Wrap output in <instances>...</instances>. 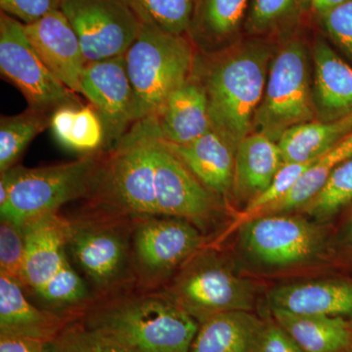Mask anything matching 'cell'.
Returning a JSON list of instances; mask_svg holds the SVG:
<instances>
[{
    "label": "cell",
    "mask_w": 352,
    "mask_h": 352,
    "mask_svg": "<svg viewBox=\"0 0 352 352\" xmlns=\"http://www.w3.org/2000/svg\"><path fill=\"white\" fill-rule=\"evenodd\" d=\"M161 138L173 144H187L212 129L207 92L191 76L176 88L155 115Z\"/></svg>",
    "instance_id": "19"
},
{
    "label": "cell",
    "mask_w": 352,
    "mask_h": 352,
    "mask_svg": "<svg viewBox=\"0 0 352 352\" xmlns=\"http://www.w3.org/2000/svg\"><path fill=\"white\" fill-rule=\"evenodd\" d=\"M168 294L199 323L229 311H254L256 284L215 252L201 250L177 271Z\"/></svg>",
    "instance_id": "8"
},
{
    "label": "cell",
    "mask_w": 352,
    "mask_h": 352,
    "mask_svg": "<svg viewBox=\"0 0 352 352\" xmlns=\"http://www.w3.org/2000/svg\"><path fill=\"white\" fill-rule=\"evenodd\" d=\"M46 352H131L98 333L85 328L78 320L69 322L56 339L47 344Z\"/></svg>",
    "instance_id": "34"
},
{
    "label": "cell",
    "mask_w": 352,
    "mask_h": 352,
    "mask_svg": "<svg viewBox=\"0 0 352 352\" xmlns=\"http://www.w3.org/2000/svg\"><path fill=\"white\" fill-rule=\"evenodd\" d=\"M25 31L32 47L51 73L74 94H80L87 62L80 41L61 10L47 14Z\"/></svg>",
    "instance_id": "16"
},
{
    "label": "cell",
    "mask_w": 352,
    "mask_h": 352,
    "mask_svg": "<svg viewBox=\"0 0 352 352\" xmlns=\"http://www.w3.org/2000/svg\"><path fill=\"white\" fill-rule=\"evenodd\" d=\"M47 344L41 340L0 333V352H46Z\"/></svg>",
    "instance_id": "40"
},
{
    "label": "cell",
    "mask_w": 352,
    "mask_h": 352,
    "mask_svg": "<svg viewBox=\"0 0 352 352\" xmlns=\"http://www.w3.org/2000/svg\"><path fill=\"white\" fill-rule=\"evenodd\" d=\"M200 229L186 219L141 217L132 234V263L136 276L153 287L178 271L201 250Z\"/></svg>",
    "instance_id": "10"
},
{
    "label": "cell",
    "mask_w": 352,
    "mask_h": 352,
    "mask_svg": "<svg viewBox=\"0 0 352 352\" xmlns=\"http://www.w3.org/2000/svg\"><path fill=\"white\" fill-rule=\"evenodd\" d=\"M352 156V132L339 144L317 157L300 176L284 198L264 210L259 215L293 214L302 210L325 185L333 170ZM258 215V217H259Z\"/></svg>",
    "instance_id": "26"
},
{
    "label": "cell",
    "mask_w": 352,
    "mask_h": 352,
    "mask_svg": "<svg viewBox=\"0 0 352 352\" xmlns=\"http://www.w3.org/2000/svg\"><path fill=\"white\" fill-rule=\"evenodd\" d=\"M270 309L352 318V281L317 280L280 285L268 292Z\"/></svg>",
    "instance_id": "17"
},
{
    "label": "cell",
    "mask_w": 352,
    "mask_h": 352,
    "mask_svg": "<svg viewBox=\"0 0 352 352\" xmlns=\"http://www.w3.org/2000/svg\"><path fill=\"white\" fill-rule=\"evenodd\" d=\"M270 50L252 43L220 58L201 82L212 129L235 151L254 129L270 67Z\"/></svg>",
    "instance_id": "2"
},
{
    "label": "cell",
    "mask_w": 352,
    "mask_h": 352,
    "mask_svg": "<svg viewBox=\"0 0 352 352\" xmlns=\"http://www.w3.org/2000/svg\"><path fill=\"white\" fill-rule=\"evenodd\" d=\"M270 314L302 352H344L352 346V325L347 319L280 309H270Z\"/></svg>",
    "instance_id": "24"
},
{
    "label": "cell",
    "mask_w": 352,
    "mask_h": 352,
    "mask_svg": "<svg viewBox=\"0 0 352 352\" xmlns=\"http://www.w3.org/2000/svg\"><path fill=\"white\" fill-rule=\"evenodd\" d=\"M25 256L23 226L10 220L0 221V272L20 282Z\"/></svg>",
    "instance_id": "36"
},
{
    "label": "cell",
    "mask_w": 352,
    "mask_h": 352,
    "mask_svg": "<svg viewBox=\"0 0 352 352\" xmlns=\"http://www.w3.org/2000/svg\"><path fill=\"white\" fill-rule=\"evenodd\" d=\"M344 352H352V346L349 347V349H347L346 351H344Z\"/></svg>",
    "instance_id": "43"
},
{
    "label": "cell",
    "mask_w": 352,
    "mask_h": 352,
    "mask_svg": "<svg viewBox=\"0 0 352 352\" xmlns=\"http://www.w3.org/2000/svg\"><path fill=\"white\" fill-rule=\"evenodd\" d=\"M155 159L157 217L186 219L200 230L205 229L219 210L217 195L197 179L161 138Z\"/></svg>",
    "instance_id": "13"
},
{
    "label": "cell",
    "mask_w": 352,
    "mask_h": 352,
    "mask_svg": "<svg viewBox=\"0 0 352 352\" xmlns=\"http://www.w3.org/2000/svg\"><path fill=\"white\" fill-rule=\"evenodd\" d=\"M161 138L156 117L134 124L102 164L94 194L103 210L141 219L157 217L155 148Z\"/></svg>",
    "instance_id": "3"
},
{
    "label": "cell",
    "mask_w": 352,
    "mask_h": 352,
    "mask_svg": "<svg viewBox=\"0 0 352 352\" xmlns=\"http://www.w3.org/2000/svg\"><path fill=\"white\" fill-rule=\"evenodd\" d=\"M164 142L206 188L220 197L231 193L236 151L217 131L187 144Z\"/></svg>",
    "instance_id": "21"
},
{
    "label": "cell",
    "mask_w": 352,
    "mask_h": 352,
    "mask_svg": "<svg viewBox=\"0 0 352 352\" xmlns=\"http://www.w3.org/2000/svg\"><path fill=\"white\" fill-rule=\"evenodd\" d=\"M310 1H311V0H302V6L305 7L309 6Z\"/></svg>",
    "instance_id": "42"
},
{
    "label": "cell",
    "mask_w": 352,
    "mask_h": 352,
    "mask_svg": "<svg viewBox=\"0 0 352 352\" xmlns=\"http://www.w3.org/2000/svg\"><path fill=\"white\" fill-rule=\"evenodd\" d=\"M351 248H352V228H351Z\"/></svg>",
    "instance_id": "44"
},
{
    "label": "cell",
    "mask_w": 352,
    "mask_h": 352,
    "mask_svg": "<svg viewBox=\"0 0 352 352\" xmlns=\"http://www.w3.org/2000/svg\"><path fill=\"white\" fill-rule=\"evenodd\" d=\"M0 72L22 92L30 108L48 113L76 104L74 92L51 73L32 47L25 25L2 11Z\"/></svg>",
    "instance_id": "11"
},
{
    "label": "cell",
    "mask_w": 352,
    "mask_h": 352,
    "mask_svg": "<svg viewBox=\"0 0 352 352\" xmlns=\"http://www.w3.org/2000/svg\"><path fill=\"white\" fill-rule=\"evenodd\" d=\"M62 2L63 0H0V8L2 12L29 25L52 11L59 10Z\"/></svg>",
    "instance_id": "38"
},
{
    "label": "cell",
    "mask_w": 352,
    "mask_h": 352,
    "mask_svg": "<svg viewBox=\"0 0 352 352\" xmlns=\"http://www.w3.org/2000/svg\"><path fill=\"white\" fill-rule=\"evenodd\" d=\"M87 64L124 56L142 22L126 0H63Z\"/></svg>",
    "instance_id": "12"
},
{
    "label": "cell",
    "mask_w": 352,
    "mask_h": 352,
    "mask_svg": "<svg viewBox=\"0 0 352 352\" xmlns=\"http://www.w3.org/2000/svg\"><path fill=\"white\" fill-rule=\"evenodd\" d=\"M43 308L76 320L90 305L89 292L69 258L38 295Z\"/></svg>",
    "instance_id": "28"
},
{
    "label": "cell",
    "mask_w": 352,
    "mask_h": 352,
    "mask_svg": "<svg viewBox=\"0 0 352 352\" xmlns=\"http://www.w3.org/2000/svg\"><path fill=\"white\" fill-rule=\"evenodd\" d=\"M312 85L315 113L333 122L352 113V67L324 41L315 43Z\"/></svg>",
    "instance_id": "20"
},
{
    "label": "cell",
    "mask_w": 352,
    "mask_h": 352,
    "mask_svg": "<svg viewBox=\"0 0 352 352\" xmlns=\"http://www.w3.org/2000/svg\"><path fill=\"white\" fill-rule=\"evenodd\" d=\"M283 164L277 142L261 132L250 133L236 151L231 190L234 198L245 207L268 188Z\"/></svg>",
    "instance_id": "22"
},
{
    "label": "cell",
    "mask_w": 352,
    "mask_h": 352,
    "mask_svg": "<svg viewBox=\"0 0 352 352\" xmlns=\"http://www.w3.org/2000/svg\"><path fill=\"white\" fill-rule=\"evenodd\" d=\"M105 144V131L91 106H78L62 146L85 155L94 154Z\"/></svg>",
    "instance_id": "32"
},
{
    "label": "cell",
    "mask_w": 352,
    "mask_h": 352,
    "mask_svg": "<svg viewBox=\"0 0 352 352\" xmlns=\"http://www.w3.org/2000/svg\"><path fill=\"white\" fill-rule=\"evenodd\" d=\"M319 17L329 36L352 61V0Z\"/></svg>",
    "instance_id": "37"
},
{
    "label": "cell",
    "mask_w": 352,
    "mask_h": 352,
    "mask_svg": "<svg viewBox=\"0 0 352 352\" xmlns=\"http://www.w3.org/2000/svg\"><path fill=\"white\" fill-rule=\"evenodd\" d=\"M352 205V156L333 170L325 185L302 208L308 219L327 223Z\"/></svg>",
    "instance_id": "30"
},
{
    "label": "cell",
    "mask_w": 352,
    "mask_h": 352,
    "mask_svg": "<svg viewBox=\"0 0 352 352\" xmlns=\"http://www.w3.org/2000/svg\"><path fill=\"white\" fill-rule=\"evenodd\" d=\"M75 321L29 302L18 280L0 272V333L50 344Z\"/></svg>",
    "instance_id": "18"
},
{
    "label": "cell",
    "mask_w": 352,
    "mask_h": 352,
    "mask_svg": "<svg viewBox=\"0 0 352 352\" xmlns=\"http://www.w3.org/2000/svg\"><path fill=\"white\" fill-rule=\"evenodd\" d=\"M314 117L307 48L300 41H291L270 63L254 129L278 143L285 131Z\"/></svg>",
    "instance_id": "9"
},
{
    "label": "cell",
    "mask_w": 352,
    "mask_h": 352,
    "mask_svg": "<svg viewBox=\"0 0 352 352\" xmlns=\"http://www.w3.org/2000/svg\"><path fill=\"white\" fill-rule=\"evenodd\" d=\"M76 320L131 352H189L200 326L166 291L91 303Z\"/></svg>",
    "instance_id": "1"
},
{
    "label": "cell",
    "mask_w": 352,
    "mask_h": 352,
    "mask_svg": "<svg viewBox=\"0 0 352 352\" xmlns=\"http://www.w3.org/2000/svg\"><path fill=\"white\" fill-rule=\"evenodd\" d=\"M141 22L176 36L188 32L196 0H126Z\"/></svg>",
    "instance_id": "31"
},
{
    "label": "cell",
    "mask_w": 352,
    "mask_h": 352,
    "mask_svg": "<svg viewBox=\"0 0 352 352\" xmlns=\"http://www.w3.org/2000/svg\"><path fill=\"white\" fill-rule=\"evenodd\" d=\"M139 219L103 210L69 220L67 251L99 293L122 287L131 279L132 234Z\"/></svg>",
    "instance_id": "6"
},
{
    "label": "cell",
    "mask_w": 352,
    "mask_h": 352,
    "mask_svg": "<svg viewBox=\"0 0 352 352\" xmlns=\"http://www.w3.org/2000/svg\"><path fill=\"white\" fill-rule=\"evenodd\" d=\"M94 154L71 163L6 171L8 200L0 207L1 219L23 226L39 215L57 212L65 204L94 193L102 168Z\"/></svg>",
    "instance_id": "5"
},
{
    "label": "cell",
    "mask_w": 352,
    "mask_h": 352,
    "mask_svg": "<svg viewBox=\"0 0 352 352\" xmlns=\"http://www.w3.org/2000/svg\"><path fill=\"white\" fill-rule=\"evenodd\" d=\"M352 132V113L333 122L312 120L291 127L278 141L284 163L317 159Z\"/></svg>",
    "instance_id": "25"
},
{
    "label": "cell",
    "mask_w": 352,
    "mask_h": 352,
    "mask_svg": "<svg viewBox=\"0 0 352 352\" xmlns=\"http://www.w3.org/2000/svg\"><path fill=\"white\" fill-rule=\"evenodd\" d=\"M265 321L254 311H229L200 323L189 352H256Z\"/></svg>",
    "instance_id": "23"
},
{
    "label": "cell",
    "mask_w": 352,
    "mask_h": 352,
    "mask_svg": "<svg viewBox=\"0 0 352 352\" xmlns=\"http://www.w3.org/2000/svg\"><path fill=\"white\" fill-rule=\"evenodd\" d=\"M124 60L135 99L136 122L159 112L168 96L188 80L194 62L184 36L146 23Z\"/></svg>",
    "instance_id": "4"
},
{
    "label": "cell",
    "mask_w": 352,
    "mask_h": 352,
    "mask_svg": "<svg viewBox=\"0 0 352 352\" xmlns=\"http://www.w3.org/2000/svg\"><path fill=\"white\" fill-rule=\"evenodd\" d=\"M51 115L30 108L13 117L0 120V171L11 170L32 139L50 126Z\"/></svg>",
    "instance_id": "29"
},
{
    "label": "cell",
    "mask_w": 352,
    "mask_h": 352,
    "mask_svg": "<svg viewBox=\"0 0 352 352\" xmlns=\"http://www.w3.org/2000/svg\"><path fill=\"white\" fill-rule=\"evenodd\" d=\"M25 256L20 283L38 295L68 259L69 220L58 212L34 217L23 226Z\"/></svg>",
    "instance_id": "15"
},
{
    "label": "cell",
    "mask_w": 352,
    "mask_h": 352,
    "mask_svg": "<svg viewBox=\"0 0 352 352\" xmlns=\"http://www.w3.org/2000/svg\"><path fill=\"white\" fill-rule=\"evenodd\" d=\"M80 94L98 113L105 143L117 145L136 124L135 99L124 56L87 64Z\"/></svg>",
    "instance_id": "14"
},
{
    "label": "cell",
    "mask_w": 352,
    "mask_h": 352,
    "mask_svg": "<svg viewBox=\"0 0 352 352\" xmlns=\"http://www.w3.org/2000/svg\"><path fill=\"white\" fill-rule=\"evenodd\" d=\"M248 0H196L189 31L205 46L224 43L239 31Z\"/></svg>",
    "instance_id": "27"
},
{
    "label": "cell",
    "mask_w": 352,
    "mask_h": 352,
    "mask_svg": "<svg viewBox=\"0 0 352 352\" xmlns=\"http://www.w3.org/2000/svg\"><path fill=\"white\" fill-rule=\"evenodd\" d=\"M347 1L349 0H311L309 6L317 15L320 16Z\"/></svg>",
    "instance_id": "41"
},
{
    "label": "cell",
    "mask_w": 352,
    "mask_h": 352,
    "mask_svg": "<svg viewBox=\"0 0 352 352\" xmlns=\"http://www.w3.org/2000/svg\"><path fill=\"white\" fill-rule=\"evenodd\" d=\"M315 160L305 163H284L268 188L243 208L234 228L237 229L241 224L258 217L264 210L284 198Z\"/></svg>",
    "instance_id": "33"
},
{
    "label": "cell",
    "mask_w": 352,
    "mask_h": 352,
    "mask_svg": "<svg viewBox=\"0 0 352 352\" xmlns=\"http://www.w3.org/2000/svg\"><path fill=\"white\" fill-rule=\"evenodd\" d=\"M302 0H252L247 17V29L258 34L274 29L288 20Z\"/></svg>",
    "instance_id": "35"
},
{
    "label": "cell",
    "mask_w": 352,
    "mask_h": 352,
    "mask_svg": "<svg viewBox=\"0 0 352 352\" xmlns=\"http://www.w3.org/2000/svg\"><path fill=\"white\" fill-rule=\"evenodd\" d=\"M241 254L254 267L282 270L310 265L327 252L323 224L294 214L259 215L238 227Z\"/></svg>",
    "instance_id": "7"
},
{
    "label": "cell",
    "mask_w": 352,
    "mask_h": 352,
    "mask_svg": "<svg viewBox=\"0 0 352 352\" xmlns=\"http://www.w3.org/2000/svg\"><path fill=\"white\" fill-rule=\"evenodd\" d=\"M256 352H302L293 338L274 319L265 321Z\"/></svg>",
    "instance_id": "39"
}]
</instances>
